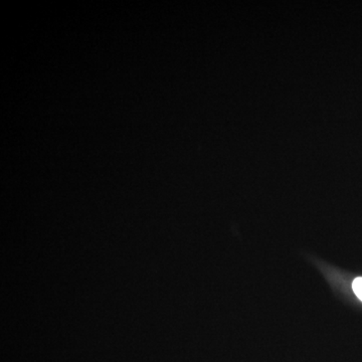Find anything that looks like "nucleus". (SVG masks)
I'll list each match as a JSON object with an SVG mask.
<instances>
[{"instance_id":"1","label":"nucleus","mask_w":362,"mask_h":362,"mask_svg":"<svg viewBox=\"0 0 362 362\" xmlns=\"http://www.w3.org/2000/svg\"><path fill=\"white\" fill-rule=\"evenodd\" d=\"M355 295L362 301V278H356L352 284Z\"/></svg>"}]
</instances>
